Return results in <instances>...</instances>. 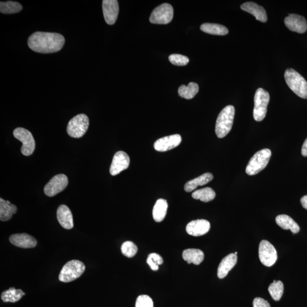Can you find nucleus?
<instances>
[{
	"instance_id": "obj_35",
	"label": "nucleus",
	"mask_w": 307,
	"mask_h": 307,
	"mask_svg": "<svg viewBox=\"0 0 307 307\" xmlns=\"http://www.w3.org/2000/svg\"><path fill=\"white\" fill-rule=\"evenodd\" d=\"M153 301L148 295H142L137 299L136 307H153Z\"/></svg>"
},
{
	"instance_id": "obj_18",
	"label": "nucleus",
	"mask_w": 307,
	"mask_h": 307,
	"mask_svg": "<svg viewBox=\"0 0 307 307\" xmlns=\"http://www.w3.org/2000/svg\"><path fill=\"white\" fill-rule=\"evenodd\" d=\"M57 218L63 228L71 229L74 227V220L71 211L66 205H61L57 209Z\"/></svg>"
},
{
	"instance_id": "obj_16",
	"label": "nucleus",
	"mask_w": 307,
	"mask_h": 307,
	"mask_svg": "<svg viewBox=\"0 0 307 307\" xmlns=\"http://www.w3.org/2000/svg\"><path fill=\"white\" fill-rule=\"evenodd\" d=\"M210 225L208 221L197 220L192 221L186 226V232L189 235L195 237L205 235L210 230Z\"/></svg>"
},
{
	"instance_id": "obj_17",
	"label": "nucleus",
	"mask_w": 307,
	"mask_h": 307,
	"mask_svg": "<svg viewBox=\"0 0 307 307\" xmlns=\"http://www.w3.org/2000/svg\"><path fill=\"white\" fill-rule=\"evenodd\" d=\"M9 240L11 244L21 248H35L37 244L35 238L26 233L15 234V235H11Z\"/></svg>"
},
{
	"instance_id": "obj_10",
	"label": "nucleus",
	"mask_w": 307,
	"mask_h": 307,
	"mask_svg": "<svg viewBox=\"0 0 307 307\" xmlns=\"http://www.w3.org/2000/svg\"><path fill=\"white\" fill-rule=\"evenodd\" d=\"M258 252L260 262L264 266L271 267L277 260V252L274 246L268 241L262 240L260 242Z\"/></svg>"
},
{
	"instance_id": "obj_15",
	"label": "nucleus",
	"mask_w": 307,
	"mask_h": 307,
	"mask_svg": "<svg viewBox=\"0 0 307 307\" xmlns=\"http://www.w3.org/2000/svg\"><path fill=\"white\" fill-rule=\"evenodd\" d=\"M285 24L292 32L305 33L307 29V22L304 17L295 14H289L285 19Z\"/></svg>"
},
{
	"instance_id": "obj_1",
	"label": "nucleus",
	"mask_w": 307,
	"mask_h": 307,
	"mask_svg": "<svg viewBox=\"0 0 307 307\" xmlns=\"http://www.w3.org/2000/svg\"><path fill=\"white\" fill-rule=\"evenodd\" d=\"M64 37L59 33L37 32L29 38L28 44L33 51L49 53L59 51L63 47Z\"/></svg>"
},
{
	"instance_id": "obj_34",
	"label": "nucleus",
	"mask_w": 307,
	"mask_h": 307,
	"mask_svg": "<svg viewBox=\"0 0 307 307\" xmlns=\"http://www.w3.org/2000/svg\"><path fill=\"white\" fill-rule=\"evenodd\" d=\"M169 61L175 66H184L189 63V57L180 54H172L168 57Z\"/></svg>"
},
{
	"instance_id": "obj_8",
	"label": "nucleus",
	"mask_w": 307,
	"mask_h": 307,
	"mask_svg": "<svg viewBox=\"0 0 307 307\" xmlns=\"http://www.w3.org/2000/svg\"><path fill=\"white\" fill-rule=\"evenodd\" d=\"M13 136L23 144L21 147L22 154L25 156L32 155L36 148L35 140L32 134L28 130L18 128L14 130Z\"/></svg>"
},
{
	"instance_id": "obj_14",
	"label": "nucleus",
	"mask_w": 307,
	"mask_h": 307,
	"mask_svg": "<svg viewBox=\"0 0 307 307\" xmlns=\"http://www.w3.org/2000/svg\"><path fill=\"white\" fill-rule=\"evenodd\" d=\"M103 17L107 24L112 25L116 22L119 12L118 2L117 0L102 1Z\"/></svg>"
},
{
	"instance_id": "obj_11",
	"label": "nucleus",
	"mask_w": 307,
	"mask_h": 307,
	"mask_svg": "<svg viewBox=\"0 0 307 307\" xmlns=\"http://www.w3.org/2000/svg\"><path fill=\"white\" fill-rule=\"evenodd\" d=\"M68 183L67 176L64 174L55 175L45 186V194L49 197H54L66 189Z\"/></svg>"
},
{
	"instance_id": "obj_30",
	"label": "nucleus",
	"mask_w": 307,
	"mask_h": 307,
	"mask_svg": "<svg viewBox=\"0 0 307 307\" xmlns=\"http://www.w3.org/2000/svg\"><path fill=\"white\" fill-rule=\"evenodd\" d=\"M22 9V6L17 2L9 1L0 3V11L3 14L16 13Z\"/></svg>"
},
{
	"instance_id": "obj_5",
	"label": "nucleus",
	"mask_w": 307,
	"mask_h": 307,
	"mask_svg": "<svg viewBox=\"0 0 307 307\" xmlns=\"http://www.w3.org/2000/svg\"><path fill=\"white\" fill-rule=\"evenodd\" d=\"M86 270L84 264L79 260H71L64 264L59 275L60 282L68 283L75 281Z\"/></svg>"
},
{
	"instance_id": "obj_26",
	"label": "nucleus",
	"mask_w": 307,
	"mask_h": 307,
	"mask_svg": "<svg viewBox=\"0 0 307 307\" xmlns=\"http://www.w3.org/2000/svg\"><path fill=\"white\" fill-rule=\"evenodd\" d=\"M201 29L203 32L216 36H225L229 33L228 29L225 26L210 23L202 24Z\"/></svg>"
},
{
	"instance_id": "obj_23",
	"label": "nucleus",
	"mask_w": 307,
	"mask_h": 307,
	"mask_svg": "<svg viewBox=\"0 0 307 307\" xmlns=\"http://www.w3.org/2000/svg\"><path fill=\"white\" fill-rule=\"evenodd\" d=\"M276 224L283 229H290L294 234L300 231L299 225L291 217L286 214L279 215L275 218Z\"/></svg>"
},
{
	"instance_id": "obj_20",
	"label": "nucleus",
	"mask_w": 307,
	"mask_h": 307,
	"mask_svg": "<svg viewBox=\"0 0 307 307\" xmlns=\"http://www.w3.org/2000/svg\"><path fill=\"white\" fill-rule=\"evenodd\" d=\"M237 262V256L231 253L222 259L217 269V276L220 279L224 278L229 272L235 267Z\"/></svg>"
},
{
	"instance_id": "obj_25",
	"label": "nucleus",
	"mask_w": 307,
	"mask_h": 307,
	"mask_svg": "<svg viewBox=\"0 0 307 307\" xmlns=\"http://www.w3.org/2000/svg\"><path fill=\"white\" fill-rule=\"evenodd\" d=\"M168 204L166 200L159 199L155 203L153 210L154 220L156 222H161L164 220L167 213Z\"/></svg>"
},
{
	"instance_id": "obj_36",
	"label": "nucleus",
	"mask_w": 307,
	"mask_h": 307,
	"mask_svg": "<svg viewBox=\"0 0 307 307\" xmlns=\"http://www.w3.org/2000/svg\"><path fill=\"white\" fill-rule=\"evenodd\" d=\"M253 307H270L269 303L264 299L256 298L253 301Z\"/></svg>"
},
{
	"instance_id": "obj_22",
	"label": "nucleus",
	"mask_w": 307,
	"mask_h": 307,
	"mask_svg": "<svg viewBox=\"0 0 307 307\" xmlns=\"http://www.w3.org/2000/svg\"><path fill=\"white\" fill-rule=\"evenodd\" d=\"M183 258L189 264L194 263L199 265L205 259V254L201 250L197 249H188L184 250L182 255Z\"/></svg>"
},
{
	"instance_id": "obj_32",
	"label": "nucleus",
	"mask_w": 307,
	"mask_h": 307,
	"mask_svg": "<svg viewBox=\"0 0 307 307\" xmlns=\"http://www.w3.org/2000/svg\"><path fill=\"white\" fill-rule=\"evenodd\" d=\"M121 250L123 255L128 258H132L137 254L138 248L133 242L128 241L122 244Z\"/></svg>"
},
{
	"instance_id": "obj_28",
	"label": "nucleus",
	"mask_w": 307,
	"mask_h": 307,
	"mask_svg": "<svg viewBox=\"0 0 307 307\" xmlns=\"http://www.w3.org/2000/svg\"><path fill=\"white\" fill-rule=\"evenodd\" d=\"M199 87L198 84L191 82L186 86L182 85L179 88L178 93L180 97L190 100L194 98L198 93Z\"/></svg>"
},
{
	"instance_id": "obj_2",
	"label": "nucleus",
	"mask_w": 307,
	"mask_h": 307,
	"mask_svg": "<svg viewBox=\"0 0 307 307\" xmlns=\"http://www.w3.org/2000/svg\"><path fill=\"white\" fill-rule=\"evenodd\" d=\"M235 114V109L232 105L226 106L221 111L217 118L215 128L217 137L224 138L230 132L232 128Z\"/></svg>"
},
{
	"instance_id": "obj_19",
	"label": "nucleus",
	"mask_w": 307,
	"mask_h": 307,
	"mask_svg": "<svg viewBox=\"0 0 307 307\" xmlns=\"http://www.w3.org/2000/svg\"><path fill=\"white\" fill-rule=\"evenodd\" d=\"M241 8L242 10L254 15L256 20L262 22H266L267 20V15L265 9L255 2H245L241 6Z\"/></svg>"
},
{
	"instance_id": "obj_3",
	"label": "nucleus",
	"mask_w": 307,
	"mask_h": 307,
	"mask_svg": "<svg viewBox=\"0 0 307 307\" xmlns=\"http://www.w3.org/2000/svg\"><path fill=\"white\" fill-rule=\"evenodd\" d=\"M285 79L288 86L295 94L302 99H307V82L299 73L293 68H288Z\"/></svg>"
},
{
	"instance_id": "obj_37",
	"label": "nucleus",
	"mask_w": 307,
	"mask_h": 307,
	"mask_svg": "<svg viewBox=\"0 0 307 307\" xmlns=\"http://www.w3.org/2000/svg\"><path fill=\"white\" fill-rule=\"evenodd\" d=\"M302 154L303 156L307 157V138L303 145L302 149Z\"/></svg>"
},
{
	"instance_id": "obj_33",
	"label": "nucleus",
	"mask_w": 307,
	"mask_h": 307,
	"mask_svg": "<svg viewBox=\"0 0 307 307\" xmlns=\"http://www.w3.org/2000/svg\"><path fill=\"white\" fill-rule=\"evenodd\" d=\"M147 263L153 271L159 269V265L163 263L162 257L156 253H151L148 256Z\"/></svg>"
},
{
	"instance_id": "obj_4",
	"label": "nucleus",
	"mask_w": 307,
	"mask_h": 307,
	"mask_svg": "<svg viewBox=\"0 0 307 307\" xmlns=\"http://www.w3.org/2000/svg\"><path fill=\"white\" fill-rule=\"evenodd\" d=\"M271 156L270 149H264L256 152L249 160L246 168V172L249 175H255L263 170L269 162Z\"/></svg>"
},
{
	"instance_id": "obj_12",
	"label": "nucleus",
	"mask_w": 307,
	"mask_h": 307,
	"mask_svg": "<svg viewBox=\"0 0 307 307\" xmlns=\"http://www.w3.org/2000/svg\"><path fill=\"white\" fill-rule=\"evenodd\" d=\"M130 158L124 152H118L113 156L112 164L110 167V174L116 176L122 171L125 170L129 166Z\"/></svg>"
},
{
	"instance_id": "obj_21",
	"label": "nucleus",
	"mask_w": 307,
	"mask_h": 307,
	"mask_svg": "<svg viewBox=\"0 0 307 307\" xmlns=\"http://www.w3.org/2000/svg\"><path fill=\"white\" fill-rule=\"evenodd\" d=\"M213 179V175L210 172H206L204 174H203L199 177L194 179L190 180L184 186V190L187 193H190L195 190L199 186H205L207 183H208Z\"/></svg>"
},
{
	"instance_id": "obj_29",
	"label": "nucleus",
	"mask_w": 307,
	"mask_h": 307,
	"mask_svg": "<svg viewBox=\"0 0 307 307\" xmlns=\"http://www.w3.org/2000/svg\"><path fill=\"white\" fill-rule=\"evenodd\" d=\"M192 197L196 200H201L203 202H209L213 201L216 197V193L210 187L200 189L194 192Z\"/></svg>"
},
{
	"instance_id": "obj_13",
	"label": "nucleus",
	"mask_w": 307,
	"mask_h": 307,
	"mask_svg": "<svg viewBox=\"0 0 307 307\" xmlns=\"http://www.w3.org/2000/svg\"><path fill=\"white\" fill-rule=\"evenodd\" d=\"M182 143V137L179 134H174L159 138L154 144L156 151L164 152L170 151L177 147Z\"/></svg>"
},
{
	"instance_id": "obj_39",
	"label": "nucleus",
	"mask_w": 307,
	"mask_h": 307,
	"mask_svg": "<svg viewBox=\"0 0 307 307\" xmlns=\"http://www.w3.org/2000/svg\"><path fill=\"white\" fill-rule=\"evenodd\" d=\"M235 254L237 255V252H236L235 253Z\"/></svg>"
},
{
	"instance_id": "obj_38",
	"label": "nucleus",
	"mask_w": 307,
	"mask_h": 307,
	"mask_svg": "<svg viewBox=\"0 0 307 307\" xmlns=\"http://www.w3.org/2000/svg\"><path fill=\"white\" fill-rule=\"evenodd\" d=\"M301 202L303 208L307 209V195L302 198Z\"/></svg>"
},
{
	"instance_id": "obj_27",
	"label": "nucleus",
	"mask_w": 307,
	"mask_h": 307,
	"mask_svg": "<svg viewBox=\"0 0 307 307\" xmlns=\"http://www.w3.org/2000/svg\"><path fill=\"white\" fill-rule=\"evenodd\" d=\"M25 295V293L22 290L11 287L9 290L3 292L1 298L3 302L15 303L20 301Z\"/></svg>"
},
{
	"instance_id": "obj_31",
	"label": "nucleus",
	"mask_w": 307,
	"mask_h": 307,
	"mask_svg": "<svg viewBox=\"0 0 307 307\" xmlns=\"http://www.w3.org/2000/svg\"><path fill=\"white\" fill-rule=\"evenodd\" d=\"M268 290L274 300L279 301L281 299L283 294V284L280 281H274L268 287Z\"/></svg>"
},
{
	"instance_id": "obj_9",
	"label": "nucleus",
	"mask_w": 307,
	"mask_h": 307,
	"mask_svg": "<svg viewBox=\"0 0 307 307\" xmlns=\"http://www.w3.org/2000/svg\"><path fill=\"white\" fill-rule=\"evenodd\" d=\"M173 16V7L169 3H164L153 11L150 22L154 24H167L172 21Z\"/></svg>"
},
{
	"instance_id": "obj_24",
	"label": "nucleus",
	"mask_w": 307,
	"mask_h": 307,
	"mask_svg": "<svg viewBox=\"0 0 307 307\" xmlns=\"http://www.w3.org/2000/svg\"><path fill=\"white\" fill-rule=\"evenodd\" d=\"M17 206L11 204L8 201L0 199V220L7 221L11 219L13 214L17 212Z\"/></svg>"
},
{
	"instance_id": "obj_7",
	"label": "nucleus",
	"mask_w": 307,
	"mask_h": 307,
	"mask_svg": "<svg viewBox=\"0 0 307 307\" xmlns=\"http://www.w3.org/2000/svg\"><path fill=\"white\" fill-rule=\"evenodd\" d=\"M89 125V118L87 115H77L69 121L67 128V133L72 138H81L87 132Z\"/></svg>"
},
{
	"instance_id": "obj_6",
	"label": "nucleus",
	"mask_w": 307,
	"mask_h": 307,
	"mask_svg": "<svg viewBox=\"0 0 307 307\" xmlns=\"http://www.w3.org/2000/svg\"><path fill=\"white\" fill-rule=\"evenodd\" d=\"M269 101L270 95L267 91L260 88L256 91L253 110V117L256 121H262L265 118Z\"/></svg>"
}]
</instances>
